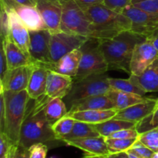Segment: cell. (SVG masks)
<instances>
[{"instance_id":"1","label":"cell","mask_w":158,"mask_h":158,"mask_svg":"<svg viewBox=\"0 0 158 158\" xmlns=\"http://www.w3.org/2000/svg\"><path fill=\"white\" fill-rule=\"evenodd\" d=\"M49 99L46 94L38 99H29L20 131V145L29 149L35 143L57 140L46 117V106Z\"/></svg>"},{"instance_id":"2","label":"cell","mask_w":158,"mask_h":158,"mask_svg":"<svg viewBox=\"0 0 158 158\" xmlns=\"http://www.w3.org/2000/svg\"><path fill=\"white\" fill-rule=\"evenodd\" d=\"M146 40V36L131 30L123 31L111 39L100 40L108 69H120L131 75V61L134 48Z\"/></svg>"},{"instance_id":"3","label":"cell","mask_w":158,"mask_h":158,"mask_svg":"<svg viewBox=\"0 0 158 158\" xmlns=\"http://www.w3.org/2000/svg\"><path fill=\"white\" fill-rule=\"evenodd\" d=\"M92 23V38L106 40L123 31L131 30V21L123 13H118L103 4L83 9Z\"/></svg>"},{"instance_id":"4","label":"cell","mask_w":158,"mask_h":158,"mask_svg":"<svg viewBox=\"0 0 158 158\" xmlns=\"http://www.w3.org/2000/svg\"><path fill=\"white\" fill-rule=\"evenodd\" d=\"M6 104V125L4 134L12 144H19L20 131L25 118L29 97L27 90L21 92L3 91Z\"/></svg>"},{"instance_id":"5","label":"cell","mask_w":158,"mask_h":158,"mask_svg":"<svg viewBox=\"0 0 158 158\" xmlns=\"http://www.w3.org/2000/svg\"><path fill=\"white\" fill-rule=\"evenodd\" d=\"M80 49L82 52V56L78 72L73 80L103 74L109 70L108 64L100 47V40L88 38Z\"/></svg>"},{"instance_id":"6","label":"cell","mask_w":158,"mask_h":158,"mask_svg":"<svg viewBox=\"0 0 158 158\" xmlns=\"http://www.w3.org/2000/svg\"><path fill=\"white\" fill-rule=\"evenodd\" d=\"M110 89L109 77L105 73L97 74L81 80H73L70 90L63 100L69 112L76 102L89 97L105 95Z\"/></svg>"},{"instance_id":"7","label":"cell","mask_w":158,"mask_h":158,"mask_svg":"<svg viewBox=\"0 0 158 158\" xmlns=\"http://www.w3.org/2000/svg\"><path fill=\"white\" fill-rule=\"evenodd\" d=\"M62 5L63 14L60 30L68 33L92 38V23L84 11L74 0L62 1Z\"/></svg>"},{"instance_id":"8","label":"cell","mask_w":158,"mask_h":158,"mask_svg":"<svg viewBox=\"0 0 158 158\" xmlns=\"http://www.w3.org/2000/svg\"><path fill=\"white\" fill-rule=\"evenodd\" d=\"M88 37L63 31L52 32L50 40V63H56L69 52L80 49Z\"/></svg>"},{"instance_id":"9","label":"cell","mask_w":158,"mask_h":158,"mask_svg":"<svg viewBox=\"0 0 158 158\" xmlns=\"http://www.w3.org/2000/svg\"><path fill=\"white\" fill-rule=\"evenodd\" d=\"M122 13L131 21L132 32L144 35L148 39L158 28V14L135 7L133 4L124 9Z\"/></svg>"},{"instance_id":"10","label":"cell","mask_w":158,"mask_h":158,"mask_svg":"<svg viewBox=\"0 0 158 158\" xmlns=\"http://www.w3.org/2000/svg\"><path fill=\"white\" fill-rule=\"evenodd\" d=\"M29 32V53L32 63L47 65L50 63V40L52 32L49 29Z\"/></svg>"},{"instance_id":"11","label":"cell","mask_w":158,"mask_h":158,"mask_svg":"<svg viewBox=\"0 0 158 158\" xmlns=\"http://www.w3.org/2000/svg\"><path fill=\"white\" fill-rule=\"evenodd\" d=\"M158 58V52L150 40L138 43L133 52L131 75L139 76ZM130 75V76H131Z\"/></svg>"},{"instance_id":"12","label":"cell","mask_w":158,"mask_h":158,"mask_svg":"<svg viewBox=\"0 0 158 158\" xmlns=\"http://www.w3.org/2000/svg\"><path fill=\"white\" fill-rule=\"evenodd\" d=\"M32 69V63L13 69H9L3 81L0 82V92L4 90L12 92L26 90L29 84Z\"/></svg>"},{"instance_id":"13","label":"cell","mask_w":158,"mask_h":158,"mask_svg":"<svg viewBox=\"0 0 158 158\" xmlns=\"http://www.w3.org/2000/svg\"><path fill=\"white\" fill-rule=\"evenodd\" d=\"M36 9L51 32L60 30L63 14L62 0H38Z\"/></svg>"},{"instance_id":"14","label":"cell","mask_w":158,"mask_h":158,"mask_svg":"<svg viewBox=\"0 0 158 158\" xmlns=\"http://www.w3.org/2000/svg\"><path fill=\"white\" fill-rule=\"evenodd\" d=\"M2 5V4H1ZM3 6V5H2ZM5 7V6H4ZM6 8V7H5ZM9 15V38L29 57V32L14 9H7ZM30 58V57H29Z\"/></svg>"},{"instance_id":"15","label":"cell","mask_w":158,"mask_h":158,"mask_svg":"<svg viewBox=\"0 0 158 158\" xmlns=\"http://www.w3.org/2000/svg\"><path fill=\"white\" fill-rule=\"evenodd\" d=\"M157 100L147 98L144 101L137 103L127 109L117 112L114 119L138 123L148 115L154 112Z\"/></svg>"},{"instance_id":"16","label":"cell","mask_w":158,"mask_h":158,"mask_svg":"<svg viewBox=\"0 0 158 158\" xmlns=\"http://www.w3.org/2000/svg\"><path fill=\"white\" fill-rule=\"evenodd\" d=\"M81 56L82 52L80 49H77L65 55L56 63H49L43 66L48 70L74 78L78 72Z\"/></svg>"},{"instance_id":"17","label":"cell","mask_w":158,"mask_h":158,"mask_svg":"<svg viewBox=\"0 0 158 158\" xmlns=\"http://www.w3.org/2000/svg\"><path fill=\"white\" fill-rule=\"evenodd\" d=\"M73 83V77L49 70L46 82V94L50 99L56 97L63 99L70 90Z\"/></svg>"},{"instance_id":"18","label":"cell","mask_w":158,"mask_h":158,"mask_svg":"<svg viewBox=\"0 0 158 158\" xmlns=\"http://www.w3.org/2000/svg\"><path fill=\"white\" fill-rule=\"evenodd\" d=\"M64 143L69 146L79 148L89 154L100 156H107L110 154L106 138L103 136L73 139L66 140Z\"/></svg>"},{"instance_id":"19","label":"cell","mask_w":158,"mask_h":158,"mask_svg":"<svg viewBox=\"0 0 158 158\" xmlns=\"http://www.w3.org/2000/svg\"><path fill=\"white\" fill-rule=\"evenodd\" d=\"M48 69L43 65L32 63V69L26 89L32 99H38L46 94Z\"/></svg>"},{"instance_id":"20","label":"cell","mask_w":158,"mask_h":158,"mask_svg":"<svg viewBox=\"0 0 158 158\" xmlns=\"http://www.w3.org/2000/svg\"><path fill=\"white\" fill-rule=\"evenodd\" d=\"M129 79L145 93L158 92V58L140 75H131Z\"/></svg>"},{"instance_id":"21","label":"cell","mask_w":158,"mask_h":158,"mask_svg":"<svg viewBox=\"0 0 158 158\" xmlns=\"http://www.w3.org/2000/svg\"><path fill=\"white\" fill-rule=\"evenodd\" d=\"M2 46L6 52L9 69H13L32 63L31 59L14 42H12L9 36L2 40Z\"/></svg>"},{"instance_id":"22","label":"cell","mask_w":158,"mask_h":158,"mask_svg":"<svg viewBox=\"0 0 158 158\" xmlns=\"http://www.w3.org/2000/svg\"><path fill=\"white\" fill-rule=\"evenodd\" d=\"M118 110L116 109L108 110H90L76 111L68 113L67 115L78 121L95 124L102 123L114 118Z\"/></svg>"},{"instance_id":"23","label":"cell","mask_w":158,"mask_h":158,"mask_svg":"<svg viewBox=\"0 0 158 158\" xmlns=\"http://www.w3.org/2000/svg\"><path fill=\"white\" fill-rule=\"evenodd\" d=\"M115 109L112 100L105 95H99L95 97H89L83 100L76 102L68 113L76 111L90 110H108Z\"/></svg>"},{"instance_id":"24","label":"cell","mask_w":158,"mask_h":158,"mask_svg":"<svg viewBox=\"0 0 158 158\" xmlns=\"http://www.w3.org/2000/svg\"><path fill=\"white\" fill-rule=\"evenodd\" d=\"M106 96L112 100L115 106V109L118 111L127 109L137 103H141L147 99V97H143L137 94H130L114 89H110L106 94Z\"/></svg>"},{"instance_id":"25","label":"cell","mask_w":158,"mask_h":158,"mask_svg":"<svg viewBox=\"0 0 158 158\" xmlns=\"http://www.w3.org/2000/svg\"><path fill=\"white\" fill-rule=\"evenodd\" d=\"M92 125L95 128L96 131L100 134V136L108 137L114 133L121 131V130L134 129L135 128L136 123L112 118L106 121Z\"/></svg>"},{"instance_id":"26","label":"cell","mask_w":158,"mask_h":158,"mask_svg":"<svg viewBox=\"0 0 158 158\" xmlns=\"http://www.w3.org/2000/svg\"><path fill=\"white\" fill-rule=\"evenodd\" d=\"M68 109L66 103L60 97L51 98L46 106V117L51 126L67 115Z\"/></svg>"},{"instance_id":"27","label":"cell","mask_w":158,"mask_h":158,"mask_svg":"<svg viewBox=\"0 0 158 158\" xmlns=\"http://www.w3.org/2000/svg\"><path fill=\"white\" fill-rule=\"evenodd\" d=\"M98 136H100V134L96 131V129L92 124L76 120L75 124H74L73 128L70 134L62 139L61 141L65 142L66 140H73V139L98 137Z\"/></svg>"},{"instance_id":"28","label":"cell","mask_w":158,"mask_h":158,"mask_svg":"<svg viewBox=\"0 0 158 158\" xmlns=\"http://www.w3.org/2000/svg\"><path fill=\"white\" fill-rule=\"evenodd\" d=\"M109 83L110 89H117V90L123 91V92L130 93V94H137L143 97L146 93L137 87L134 83L128 80L124 79H117V78H110L109 77Z\"/></svg>"},{"instance_id":"29","label":"cell","mask_w":158,"mask_h":158,"mask_svg":"<svg viewBox=\"0 0 158 158\" xmlns=\"http://www.w3.org/2000/svg\"><path fill=\"white\" fill-rule=\"evenodd\" d=\"M75 122L76 120L66 115L52 125V129L57 140H62V139L70 134L75 124Z\"/></svg>"},{"instance_id":"30","label":"cell","mask_w":158,"mask_h":158,"mask_svg":"<svg viewBox=\"0 0 158 158\" xmlns=\"http://www.w3.org/2000/svg\"><path fill=\"white\" fill-rule=\"evenodd\" d=\"M137 140V139L106 138V143L110 154H115L128 151Z\"/></svg>"},{"instance_id":"31","label":"cell","mask_w":158,"mask_h":158,"mask_svg":"<svg viewBox=\"0 0 158 158\" xmlns=\"http://www.w3.org/2000/svg\"><path fill=\"white\" fill-rule=\"evenodd\" d=\"M158 127V108L154 112L136 123L135 129L139 134Z\"/></svg>"},{"instance_id":"32","label":"cell","mask_w":158,"mask_h":158,"mask_svg":"<svg viewBox=\"0 0 158 158\" xmlns=\"http://www.w3.org/2000/svg\"><path fill=\"white\" fill-rule=\"evenodd\" d=\"M137 139L154 153L158 152V128L140 134Z\"/></svg>"},{"instance_id":"33","label":"cell","mask_w":158,"mask_h":158,"mask_svg":"<svg viewBox=\"0 0 158 158\" xmlns=\"http://www.w3.org/2000/svg\"><path fill=\"white\" fill-rule=\"evenodd\" d=\"M0 32L1 40H3L9 35V15L7 9L1 5L0 13Z\"/></svg>"},{"instance_id":"34","label":"cell","mask_w":158,"mask_h":158,"mask_svg":"<svg viewBox=\"0 0 158 158\" xmlns=\"http://www.w3.org/2000/svg\"><path fill=\"white\" fill-rule=\"evenodd\" d=\"M129 150L134 152L135 154H137L140 158H152L154 154V152L152 150L145 146L138 139L136 140L135 143L133 144V146Z\"/></svg>"},{"instance_id":"35","label":"cell","mask_w":158,"mask_h":158,"mask_svg":"<svg viewBox=\"0 0 158 158\" xmlns=\"http://www.w3.org/2000/svg\"><path fill=\"white\" fill-rule=\"evenodd\" d=\"M29 149L22 146L19 143L12 145L7 155V158H29Z\"/></svg>"},{"instance_id":"36","label":"cell","mask_w":158,"mask_h":158,"mask_svg":"<svg viewBox=\"0 0 158 158\" xmlns=\"http://www.w3.org/2000/svg\"><path fill=\"white\" fill-rule=\"evenodd\" d=\"M103 4L118 13H122L125 8L132 4V0H104Z\"/></svg>"},{"instance_id":"37","label":"cell","mask_w":158,"mask_h":158,"mask_svg":"<svg viewBox=\"0 0 158 158\" xmlns=\"http://www.w3.org/2000/svg\"><path fill=\"white\" fill-rule=\"evenodd\" d=\"M139 135L135 128L134 129H124L117 131L106 138H115V139H137Z\"/></svg>"},{"instance_id":"38","label":"cell","mask_w":158,"mask_h":158,"mask_svg":"<svg viewBox=\"0 0 158 158\" xmlns=\"http://www.w3.org/2000/svg\"><path fill=\"white\" fill-rule=\"evenodd\" d=\"M29 151H30L29 158H46L48 147L43 143H35L29 148Z\"/></svg>"},{"instance_id":"39","label":"cell","mask_w":158,"mask_h":158,"mask_svg":"<svg viewBox=\"0 0 158 158\" xmlns=\"http://www.w3.org/2000/svg\"><path fill=\"white\" fill-rule=\"evenodd\" d=\"M133 5L135 7L143 9L147 12L158 14V0H146V1L134 3Z\"/></svg>"},{"instance_id":"40","label":"cell","mask_w":158,"mask_h":158,"mask_svg":"<svg viewBox=\"0 0 158 158\" xmlns=\"http://www.w3.org/2000/svg\"><path fill=\"white\" fill-rule=\"evenodd\" d=\"M12 144L9 137L4 134H0V158H7L8 153Z\"/></svg>"},{"instance_id":"41","label":"cell","mask_w":158,"mask_h":158,"mask_svg":"<svg viewBox=\"0 0 158 158\" xmlns=\"http://www.w3.org/2000/svg\"><path fill=\"white\" fill-rule=\"evenodd\" d=\"M9 71L7 59H6V52L3 46H1V52H0V82H2L5 77Z\"/></svg>"},{"instance_id":"42","label":"cell","mask_w":158,"mask_h":158,"mask_svg":"<svg viewBox=\"0 0 158 158\" xmlns=\"http://www.w3.org/2000/svg\"><path fill=\"white\" fill-rule=\"evenodd\" d=\"M6 125V104L3 92H0V134L4 133Z\"/></svg>"},{"instance_id":"43","label":"cell","mask_w":158,"mask_h":158,"mask_svg":"<svg viewBox=\"0 0 158 158\" xmlns=\"http://www.w3.org/2000/svg\"><path fill=\"white\" fill-rule=\"evenodd\" d=\"M82 9L98 4H103L104 0H74Z\"/></svg>"},{"instance_id":"44","label":"cell","mask_w":158,"mask_h":158,"mask_svg":"<svg viewBox=\"0 0 158 158\" xmlns=\"http://www.w3.org/2000/svg\"><path fill=\"white\" fill-rule=\"evenodd\" d=\"M148 40L152 43L158 52V28L150 36L148 37Z\"/></svg>"},{"instance_id":"45","label":"cell","mask_w":158,"mask_h":158,"mask_svg":"<svg viewBox=\"0 0 158 158\" xmlns=\"http://www.w3.org/2000/svg\"><path fill=\"white\" fill-rule=\"evenodd\" d=\"M15 2L22 6H31V7H36L37 1L38 0H14Z\"/></svg>"},{"instance_id":"46","label":"cell","mask_w":158,"mask_h":158,"mask_svg":"<svg viewBox=\"0 0 158 158\" xmlns=\"http://www.w3.org/2000/svg\"><path fill=\"white\" fill-rule=\"evenodd\" d=\"M105 158H129V156H128L127 153L126 151H124V152L110 154L109 155L106 156Z\"/></svg>"},{"instance_id":"47","label":"cell","mask_w":158,"mask_h":158,"mask_svg":"<svg viewBox=\"0 0 158 158\" xmlns=\"http://www.w3.org/2000/svg\"><path fill=\"white\" fill-rule=\"evenodd\" d=\"M106 156H100V155H94V154H87L86 156L82 158H105Z\"/></svg>"},{"instance_id":"48","label":"cell","mask_w":158,"mask_h":158,"mask_svg":"<svg viewBox=\"0 0 158 158\" xmlns=\"http://www.w3.org/2000/svg\"><path fill=\"white\" fill-rule=\"evenodd\" d=\"M126 152L127 153L128 156H129V158H140V157H138V156H137V154H134V152H132V151H130V150L127 151Z\"/></svg>"},{"instance_id":"49","label":"cell","mask_w":158,"mask_h":158,"mask_svg":"<svg viewBox=\"0 0 158 158\" xmlns=\"http://www.w3.org/2000/svg\"><path fill=\"white\" fill-rule=\"evenodd\" d=\"M143 1H146V0H132V4L140 2H143Z\"/></svg>"},{"instance_id":"50","label":"cell","mask_w":158,"mask_h":158,"mask_svg":"<svg viewBox=\"0 0 158 158\" xmlns=\"http://www.w3.org/2000/svg\"><path fill=\"white\" fill-rule=\"evenodd\" d=\"M152 158H158V152L157 153H154V156H153Z\"/></svg>"},{"instance_id":"51","label":"cell","mask_w":158,"mask_h":158,"mask_svg":"<svg viewBox=\"0 0 158 158\" xmlns=\"http://www.w3.org/2000/svg\"><path fill=\"white\" fill-rule=\"evenodd\" d=\"M158 108V98L157 99V103H156V106H155V108H154V110L157 109Z\"/></svg>"},{"instance_id":"52","label":"cell","mask_w":158,"mask_h":158,"mask_svg":"<svg viewBox=\"0 0 158 158\" xmlns=\"http://www.w3.org/2000/svg\"><path fill=\"white\" fill-rule=\"evenodd\" d=\"M62 1H68V0H62Z\"/></svg>"},{"instance_id":"53","label":"cell","mask_w":158,"mask_h":158,"mask_svg":"<svg viewBox=\"0 0 158 158\" xmlns=\"http://www.w3.org/2000/svg\"><path fill=\"white\" fill-rule=\"evenodd\" d=\"M50 158H55L54 157H50Z\"/></svg>"},{"instance_id":"54","label":"cell","mask_w":158,"mask_h":158,"mask_svg":"<svg viewBox=\"0 0 158 158\" xmlns=\"http://www.w3.org/2000/svg\"><path fill=\"white\" fill-rule=\"evenodd\" d=\"M157 128H158V127H157Z\"/></svg>"}]
</instances>
